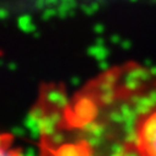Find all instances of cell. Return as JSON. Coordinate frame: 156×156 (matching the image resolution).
<instances>
[{"label":"cell","mask_w":156,"mask_h":156,"mask_svg":"<svg viewBox=\"0 0 156 156\" xmlns=\"http://www.w3.org/2000/svg\"><path fill=\"white\" fill-rule=\"evenodd\" d=\"M135 138L138 149L144 156H156V106L140 117Z\"/></svg>","instance_id":"1"},{"label":"cell","mask_w":156,"mask_h":156,"mask_svg":"<svg viewBox=\"0 0 156 156\" xmlns=\"http://www.w3.org/2000/svg\"><path fill=\"white\" fill-rule=\"evenodd\" d=\"M0 156H21V151L14 145L10 134H0Z\"/></svg>","instance_id":"2"}]
</instances>
